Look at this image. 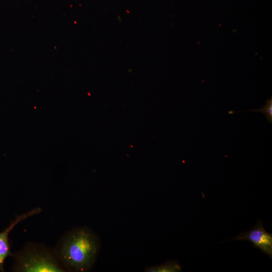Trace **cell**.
Returning a JSON list of instances; mask_svg holds the SVG:
<instances>
[{
    "mask_svg": "<svg viewBox=\"0 0 272 272\" xmlns=\"http://www.w3.org/2000/svg\"><path fill=\"white\" fill-rule=\"evenodd\" d=\"M100 248L97 234L88 227H81L65 233L54 252L66 269L86 272L95 262Z\"/></svg>",
    "mask_w": 272,
    "mask_h": 272,
    "instance_id": "cell-1",
    "label": "cell"
},
{
    "mask_svg": "<svg viewBox=\"0 0 272 272\" xmlns=\"http://www.w3.org/2000/svg\"><path fill=\"white\" fill-rule=\"evenodd\" d=\"M13 270L18 272H63L66 269L56 255L39 246L29 245L13 253Z\"/></svg>",
    "mask_w": 272,
    "mask_h": 272,
    "instance_id": "cell-2",
    "label": "cell"
},
{
    "mask_svg": "<svg viewBox=\"0 0 272 272\" xmlns=\"http://www.w3.org/2000/svg\"><path fill=\"white\" fill-rule=\"evenodd\" d=\"M231 240H242L251 242L254 248L259 249L261 252L272 257V234L264 228L262 221L259 220L253 228L240 233Z\"/></svg>",
    "mask_w": 272,
    "mask_h": 272,
    "instance_id": "cell-3",
    "label": "cell"
},
{
    "mask_svg": "<svg viewBox=\"0 0 272 272\" xmlns=\"http://www.w3.org/2000/svg\"><path fill=\"white\" fill-rule=\"evenodd\" d=\"M41 211V209L36 208L32 210L18 216L11 224L3 231L0 232V271H3L5 261L9 256H12L13 253L11 252V246L9 242V234L13 228L21 221L37 214Z\"/></svg>",
    "mask_w": 272,
    "mask_h": 272,
    "instance_id": "cell-4",
    "label": "cell"
},
{
    "mask_svg": "<svg viewBox=\"0 0 272 272\" xmlns=\"http://www.w3.org/2000/svg\"><path fill=\"white\" fill-rule=\"evenodd\" d=\"M147 272H178L182 271V267L177 261H168L158 266L148 267L145 269Z\"/></svg>",
    "mask_w": 272,
    "mask_h": 272,
    "instance_id": "cell-5",
    "label": "cell"
},
{
    "mask_svg": "<svg viewBox=\"0 0 272 272\" xmlns=\"http://www.w3.org/2000/svg\"><path fill=\"white\" fill-rule=\"evenodd\" d=\"M250 111H259L263 113L267 120L270 123L272 122V99L270 98L266 102V104L259 109L250 110Z\"/></svg>",
    "mask_w": 272,
    "mask_h": 272,
    "instance_id": "cell-6",
    "label": "cell"
}]
</instances>
